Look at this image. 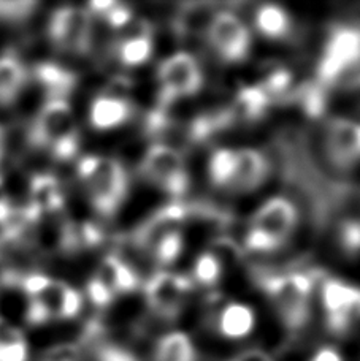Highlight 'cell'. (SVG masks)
<instances>
[{"instance_id": "cell-1", "label": "cell", "mask_w": 360, "mask_h": 361, "mask_svg": "<svg viewBox=\"0 0 360 361\" xmlns=\"http://www.w3.org/2000/svg\"><path fill=\"white\" fill-rule=\"evenodd\" d=\"M76 175L99 216L116 214L127 195V175L119 160L108 156H86L78 162Z\"/></svg>"}, {"instance_id": "cell-2", "label": "cell", "mask_w": 360, "mask_h": 361, "mask_svg": "<svg viewBox=\"0 0 360 361\" xmlns=\"http://www.w3.org/2000/svg\"><path fill=\"white\" fill-rule=\"evenodd\" d=\"M297 224L299 211L294 203L284 197H272L251 217L244 244L254 254L276 252L289 241Z\"/></svg>"}, {"instance_id": "cell-3", "label": "cell", "mask_w": 360, "mask_h": 361, "mask_svg": "<svg viewBox=\"0 0 360 361\" xmlns=\"http://www.w3.org/2000/svg\"><path fill=\"white\" fill-rule=\"evenodd\" d=\"M29 141L37 147L49 149L59 160H68L78 151L73 109L67 100H47L35 116L29 130Z\"/></svg>"}, {"instance_id": "cell-4", "label": "cell", "mask_w": 360, "mask_h": 361, "mask_svg": "<svg viewBox=\"0 0 360 361\" xmlns=\"http://www.w3.org/2000/svg\"><path fill=\"white\" fill-rule=\"evenodd\" d=\"M263 288L282 325L300 331L310 320L313 283L305 274L287 273L268 277Z\"/></svg>"}, {"instance_id": "cell-5", "label": "cell", "mask_w": 360, "mask_h": 361, "mask_svg": "<svg viewBox=\"0 0 360 361\" xmlns=\"http://www.w3.org/2000/svg\"><path fill=\"white\" fill-rule=\"evenodd\" d=\"M140 173L157 190L173 198H179L189 189L184 159L172 146L152 145L141 159Z\"/></svg>"}, {"instance_id": "cell-6", "label": "cell", "mask_w": 360, "mask_h": 361, "mask_svg": "<svg viewBox=\"0 0 360 361\" xmlns=\"http://www.w3.org/2000/svg\"><path fill=\"white\" fill-rule=\"evenodd\" d=\"M19 287L32 301L47 309L49 319H75L83 309V295L67 282L32 273L19 279Z\"/></svg>"}, {"instance_id": "cell-7", "label": "cell", "mask_w": 360, "mask_h": 361, "mask_svg": "<svg viewBox=\"0 0 360 361\" xmlns=\"http://www.w3.org/2000/svg\"><path fill=\"white\" fill-rule=\"evenodd\" d=\"M360 67V27L335 29L327 38V43L320 56L318 76L324 85L337 82Z\"/></svg>"}, {"instance_id": "cell-8", "label": "cell", "mask_w": 360, "mask_h": 361, "mask_svg": "<svg viewBox=\"0 0 360 361\" xmlns=\"http://www.w3.org/2000/svg\"><path fill=\"white\" fill-rule=\"evenodd\" d=\"M48 35L54 47L70 54H86L92 43V16L80 6H62L49 18Z\"/></svg>"}, {"instance_id": "cell-9", "label": "cell", "mask_w": 360, "mask_h": 361, "mask_svg": "<svg viewBox=\"0 0 360 361\" xmlns=\"http://www.w3.org/2000/svg\"><path fill=\"white\" fill-rule=\"evenodd\" d=\"M205 40L217 57L227 63L243 62L249 56L251 32L248 25L230 11L215 13L205 32Z\"/></svg>"}, {"instance_id": "cell-10", "label": "cell", "mask_w": 360, "mask_h": 361, "mask_svg": "<svg viewBox=\"0 0 360 361\" xmlns=\"http://www.w3.org/2000/svg\"><path fill=\"white\" fill-rule=\"evenodd\" d=\"M320 305L329 330L348 333L360 322V287L342 279H327L320 287Z\"/></svg>"}, {"instance_id": "cell-11", "label": "cell", "mask_w": 360, "mask_h": 361, "mask_svg": "<svg viewBox=\"0 0 360 361\" xmlns=\"http://www.w3.org/2000/svg\"><path fill=\"white\" fill-rule=\"evenodd\" d=\"M191 288L192 282L188 276L159 271L146 282L145 298L157 317L172 320L181 314Z\"/></svg>"}, {"instance_id": "cell-12", "label": "cell", "mask_w": 360, "mask_h": 361, "mask_svg": "<svg viewBox=\"0 0 360 361\" xmlns=\"http://www.w3.org/2000/svg\"><path fill=\"white\" fill-rule=\"evenodd\" d=\"M157 80L165 100L186 99L196 95L203 85L200 63L189 53H175L157 68Z\"/></svg>"}, {"instance_id": "cell-13", "label": "cell", "mask_w": 360, "mask_h": 361, "mask_svg": "<svg viewBox=\"0 0 360 361\" xmlns=\"http://www.w3.org/2000/svg\"><path fill=\"white\" fill-rule=\"evenodd\" d=\"M327 157L338 169H352L360 164V122L332 118L324 130Z\"/></svg>"}, {"instance_id": "cell-14", "label": "cell", "mask_w": 360, "mask_h": 361, "mask_svg": "<svg viewBox=\"0 0 360 361\" xmlns=\"http://www.w3.org/2000/svg\"><path fill=\"white\" fill-rule=\"evenodd\" d=\"M152 51L151 25L145 19H132L131 24L119 30L114 53L121 66L128 68L145 66L151 59Z\"/></svg>"}, {"instance_id": "cell-15", "label": "cell", "mask_w": 360, "mask_h": 361, "mask_svg": "<svg viewBox=\"0 0 360 361\" xmlns=\"http://www.w3.org/2000/svg\"><path fill=\"white\" fill-rule=\"evenodd\" d=\"M133 114V106L124 94L107 92L100 94L92 100L89 106V122L92 128L99 132H108L119 128L131 121Z\"/></svg>"}, {"instance_id": "cell-16", "label": "cell", "mask_w": 360, "mask_h": 361, "mask_svg": "<svg viewBox=\"0 0 360 361\" xmlns=\"http://www.w3.org/2000/svg\"><path fill=\"white\" fill-rule=\"evenodd\" d=\"M268 176L267 159L257 149L240 147L235 149V169L232 190L234 193H249L259 189Z\"/></svg>"}, {"instance_id": "cell-17", "label": "cell", "mask_w": 360, "mask_h": 361, "mask_svg": "<svg viewBox=\"0 0 360 361\" xmlns=\"http://www.w3.org/2000/svg\"><path fill=\"white\" fill-rule=\"evenodd\" d=\"M184 221L186 211L181 204H167L164 208L157 209L140 225L137 233H135V243H137L141 249L146 250L154 241L159 240L160 236L172 233V231L183 230Z\"/></svg>"}, {"instance_id": "cell-18", "label": "cell", "mask_w": 360, "mask_h": 361, "mask_svg": "<svg viewBox=\"0 0 360 361\" xmlns=\"http://www.w3.org/2000/svg\"><path fill=\"white\" fill-rule=\"evenodd\" d=\"M216 331L227 339L248 338L256 328V312L246 302L229 301L224 305L215 319Z\"/></svg>"}, {"instance_id": "cell-19", "label": "cell", "mask_w": 360, "mask_h": 361, "mask_svg": "<svg viewBox=\"0 0 360 361\" xmlns=\"http://www.w3.org/2000/svg\"><path fill=\"white\" fill-rule=\"evenodd\" d=\"M29 206L42 216H57L64 208V195L59 180L51 175H35L30 179Z\"/></svg>"}, {"instance_id": "cell-20", "label": "cell", "mask_w": 360, "mask_h": 361, "mask_svg": "<svg viewBox=\"0 0 360 361\" xmlns=\"http://www.w3.org/2000/svg\"><path fill=\"white\" fill-rule=\"evenodd\" d=\"M34 78L42 86L48 100H67L75 87V75L53 62H42L34 68Z\"/></svg>"}, {"instance_id": "cell-21", "label": "cell", "mask_w": 360, "mask_h": 361, "mask_svg": "<svg viewBox=\"0 0 360 361\" xmlns=\"http://www.w3.org/2000/svg\"><path fill=\"white\" fill-rule=\"evenodd\" d=\"M95 276L112 290L114 296L131 293L138 286V277L135 271L124 260L114 255H108L102 260Z\"/></svg>"}, {"instance_id": "cell-22", "label": "cell", "mask_w": 360, "mask_h": 361, "mask_svg": "<svg viewBox=\"0 0 360 361\" xmlns=\"http://www.w3.org/2000/svg\"><path fill=\"white\" fill-rule=\"evenodd\" d=\"M257 32L268 40H286L292 32V19L289 13L278 5H262L254 15Z\"/></svg>"}, {"instance_id": "cell-23", "label": "cell", "mask_w": 360, "mask_h": 361, "mask_svg": "<svg viewBox=\"0 0 360 361\" xmlns=\"http://www.w3.org/2000/svg\"><path fill=\"white\" fill-rule=\"evenodd\" d=\"M28 73L15 54L0 57V105L6 106L16 100L21 92Z\"/></svg>"}, {"instance_id": "cell-24", "label": "cell", "mask_w": 360, "mask_h": 361, "mask_svg": "<svg viewBox=\"0 0 360 361\" xmlns=\"http://www.w3.org/2000/svg\"><path fill=\"white\" fill-rule=\"evenodd\" d=\"M154 361H197L196 345L183 331L167 333L154 347Z\"/></svg>"}, {"instance_id": "cell-25", "label": "cell", "mask_w": 360, "mask_h": 361, "mask_svg": "<svg viewBox=\"0 0 360 361\" xmlns=\"http://www.w3.org/2000/svg\"><path fill=\"white\" fill-rule=\"evenodd\" d=\"M235 169V149L234 147H220L210 156L208 178L211 184L226 192L232 190Z\"/></svg>"}, {"instance_id": "cell-26", "label": "cell", "mask_w": 360, "mask_h": 361, "mask_svg": "<svg viewBox=\"0 0 360 361\" xmlns=\"http://www.w3.org/2000/svg\"><path fill=\"white\" fill-rule=\"evenodd\" d=\"M270 103V97L263 92L260 86L243 87L236 94L234 114L239 116L243 121H256L260 119L267 111Z\"/></svg>"}, {"instance_id": "cell-27", "label": "cell", "mask_w": 360, "mask_h": 361, "mask_svg": "<svg viewBox=\"0 0 360 361\" xmlns=\"http://www.w3.org/2000/svg\"><path fill=\"white\" fill-rule=\"evenodd\" d=\"M222 274L224 263L213 250H207V252L197 255L194 265H192V277L189 281L205 288H213L220 283Z\"/></svg>"}, {"instance_id": "cell-28", "label": "cell", "mask_w": 360, "mask_h": 361, "mask_svg": "<svg viewBox=\"0 0 360 361\" xmlns=\"http://www.w3.org/2000/svg\"><path fill=\"white\" fill-rule=\"evenodd\" d=\"M184 249V235L183 230L172 231L160 236L159 240L154 241L145 252L151 255V259L160 267H170L175 263L183 254Z\"/></svg>"}, {"instance_id": "cell-29", "label": "cell", "mask_w": 360, "mask_h": 361, "mask_svg": "<svg viewBox=\"0 0 360 361\" xmlns=\"http://www.w3.org/2000/svg\"><path fill=\"white\" fill-rule=\"evenodd\" d=\"M337 243L342 254L348 259H356L360 255V221H344L337 230Z\"/></svg>"}, {"instance_id": "cell-30", "label": "cell", "mask_w": 360, "mask_h": 361, "mask_svg": "<svg viewBox=\"0 0 360 361\" xmlns=\"http://www.w3.org/2000/svg\"><path fill=\"white\" fill-rule=\"evenodd\" d=\"M259 86L272 99L273 95H280L289 89V86H291V73L284 68H276L275 72L267 75V78Z\"/></svg>"}, {"instance_id": "cell-31", "label": "cell", "mask_w": 360, "mask_h": 361, "mask_svg": "<svg viewBox=\"0 0 360 361\" xmlns=\"http://www.w3.org/2000/svg\"><path fill=\"white\" fill-rule=\"evenodd\" d=\"M34 2H0V19L5 21H23L35 10Z\"/></svg>"}, {"instance_id": "cell-32", "label": "cell", "mask_w": 360, "mask_h": 361, "mask_svg": "<svg viewBox=\"0 0 360 361\" xmlns=\"http://www.w3.org/2000/svg\"><path fill=\"white\" fill-rule=\"evenodd\" d=\"M86 290H88V298L91 300V302L95 306L104 307L110 305V302L114 300V295L112 293V290L108 288L97 276L91 277V281L88 282Z\"/></svg>"}, {"instance_id": "cell-33", "label": "cell", "mask_w": 360, "mask_h": 361, "mask_svg": "<svg viewBox=\"0 0 360 361\" xmlns=\"http://www.w3.org/2000/svg\"><path fill=\"white\" fill-rule=\"evenodd\" d=\"M80 349L73 344H61L54 345L43 353L42 361H78L80 360Z\"/></svg>"}, {"instance_id": "cell-34", "label": "cell", "mask_w": 360, "mask_h": 361, "mask_svg": "<svg viewBox=\"0 0 360 361\" xmlns=\"http://www.w3.org/2000/svg\"><path fill=\"white\" fill-rule=\"evenodd\" d=\"M29 347L28 341L8 345H0V361H28Z\"/></svg>"}, {"instance_id": "cell-35", "label": "cell", "mask_w": 360, "mask_h": 361, "mask_svg": "<svg viewBox=\"0 0 360 361\" xmlns=\"http://www.w3.org/2000/svg\"><path fill=\"white\" fill-rule=\"evenodd\" d=\"M23 341H25L23 331L4 317H0V345L23 343Z\"/></svg>"}, {"instance_id": "cell-36", "label": "cell", "mask_w": 360, "mask_h": 361, "mask_svg": "<svg viewBox=\"0 0 360 361\" xmlns=\"http://www.w3.org/2000/svg\"><path fill=\"white\" fill-rule=\"evenodd\" d=\"M19 279H21V276H18L15 268L10 265L8 259L0 252V290L11 286H18Z\"/></svg>"}, {"instance_id": "cell-37", "label": "cell", "mask_w": 360, "mask_h": 361, "mask_svg": "<svg viewBox=\"0 0 360 361\" xmlns=\"http://www.w3.org/2000/svg\"><path fill=\"white\" fill-rule=\"evenodd\" d=\"M100 361H137L131 353H127L121 349H114V347H107L100 352L99 355Z\"/></svg>"}, {"instance_id": "cell-38", "label": "cell", "mask_w": 360, "mask_h": 361, "mask_svg": "<svg viewBox=\"0 0 360 361\" xmlns=\"http://www.w3.org/2000/svg\"><path fill=\"white\" fill-rule=\"evenodd\" d=\"M230 361H273L267 352L260 349H248L240 352L239 355Z\"/></svg>"}, {"instance_id": "cell-39", "label": "cell", "mask_w": 360, "mask_h": 361, "mask_svg": "<svg viewBox=\"0 0 360 361\" xmlns=\"http://www.w3.org/2000/svg\"><path fill=\"white\" fill-rule=\"evenodd\" d=\"M310 361H344L342 353L333 349V347H323L314 353Z\"/></svg>"}, {"instance_id": "cell-40", "label": "cell", "mask_w": 360, "mask_h": 361, "mask_svg": "<svg viewBox=\"0 0 360 361\" xmlns=\"http://www.w3.org/2000/svg\"><path fill=\"white\" fill-rule=\"evenodd\" d=\"M348 94L351 97L352 103H354L356 108L359 109V113H360V73L356 75L354 78H352L348 82Z\"/></svg>"}, {"instance_id": "cell-41", "label": "cell", "mask_w": 360, "mask_h": 361, "mask_svg": "<svg viewBox=\"0 0 360 361\" xmlns=\"http://www.w3.org/2000/svg\"><path fill=\"white\" fill-rule=\"evenodd\" d=\"M4 151H5V133H4V128L0 127V160L4 157Z\"/></svg>"}]
</instances>
